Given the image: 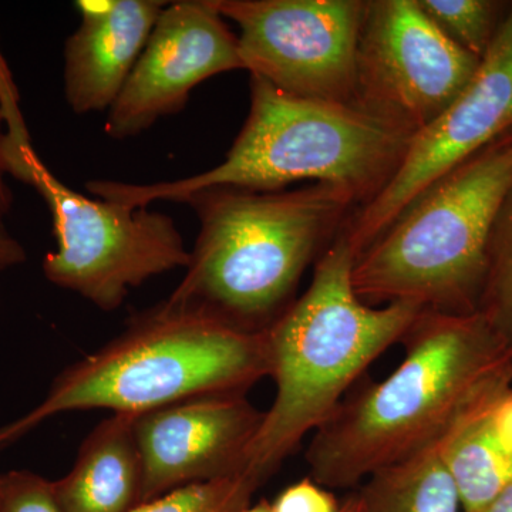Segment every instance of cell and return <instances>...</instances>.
Returning a JSON list of instances; mask_svg holds the SVG:
<instances>
[{
    "label": "cell",
    "mask_w": 512,
    "mask_h": 512,
    "mask_svg": "<svg viewBox=\"0 0 512 512\" xmlns=\"http://www.w3.org/2000/svg\"><path fill=\"white\" fill-rule=\"evenodd\" d=\"M402 363L350 394L313 433L311 478L352 488L382 468L437 447L464 417L512 387V349L483 313L423 311Z\"/></svg>",
    "instance_id": "obj_1"
},
{
    "label": "cell",
    "mask_w": 512,
    "mask_h": 512,
    "mask_svg": "<svg viewBox=\"0 0 512 512\" xmlns=\"http://www.w3.org/2000/svg\"><path fill=\"white\" fill-rule=\"evenodd\" d=\"M355 261L340 229L315 262L309 288L265 329L276 394L241 471L259 487L328 421L367 367L403 342L424 311L409 302L367 305L353 289Z\"/></svg>",
    "instance_id": "obj_2"
},
{
    "label": "cell",
    "mask_w": 512,
    "mask_h": 512,
    "mask_svg": "<svg viewBox=\"0 0 512 512\" xmlns=\"http://www.w3.org/2000/svg\"><path fill=\"white\" fill-rule=\"evenodd\" d=\"M247 120L225 160L205 173L150 185L94 180L87 190L131 207L180 202L207 187L274 192L308 181L346 192L365 207L392 181L414 131L357 103L302 99L249 76Z\"/></svg>",
    "instance_id": "obj_3"
},
{
    "label": "cell",
    "mask_w": 512,
    "mask_h": 512,
    "mask_svg": "<svg viewBox=\"0 0 512 512\" xmlns=\"http://www.w3.org/2000/svg\"><path fill=\"white\" fill-rule=\"evenodd\" d=\"M180 202L195 211L200 232L167 302L252 332L295 301L306 268L357 210L349 194L323 184L274 192L207 187Z\"/></svg>",
    "instance_id": "obj_4"
},
{
    "label": "cell",
    "mask_w": 512,
    "mask_h": 512,
    "mask_svg": "<svg viewBox=\"0 0 512 512\" xmlns=\"http://www.w3.org/2000/svg\"><path fill=\"white\" fill-rule=\"evenodd\" d=\"M269 375L265 330L237 328L164 301L64 369L35 409L0 427V451L62 413L100 409L140 416L205 394H247Z\"/></svg>",
    "instance_id": "obj_5"
},
{
    "label": "cell",
    "mask_w": 512,
    "mask_h": 512,
    "mask_svg": "<svg viewBox=\"0 0 512 512\" xmlns=\"http://www.w3.org/2000/svg\"><path fill=\"white\" fill-rule=\"evenodd\" d=\"M511 188L512 130L424 188L357 256V296L372 306L477 312L491 235Z\"/></svg>",
    "instance_id": "obj_6"
},
{
    "label": "cell",
    "mask_w": 512,
    "mask_h": 512,
    "mask_svg": "<svg viewBox=\"0 0 512 512\" xmlns=\"http://www.w3.org/2000/svg\"><path fill=\"white\" fill-rule=\"evenodd\" d=\"M0 153L6 174L32 187L52 214L57 248L42 262L50 284L113 312L133 289L190 264L183 235L167 214L84 197L47 170L30 138L5 133Z\"/></svg>",
    "instance_id": "obj_7"
},
{
    "label": "cell",
    "mask_w": 512,
    "mask_h": 512,
    "mask_svg": "<svg viewBox=\"0 0 512 512\" xmlns=\"http://www.w3.org/2000/svg\"><path fill=\"white\" fill-rule=\"evenodd\" d=\"M366 0H214L238 26L244 70L302 99L356 103Z\"/></svg>",
    "instance_id": "obj_8"
},
{
    "label": "cell",
    "mask_w": 512,
    "mask_h": 512,
    "mask_svg": "<svg viewBox=\"0 0 512 512\" xmlns=\"http://www.w3.org/2000/svg\"><path fill=\"white\" fill-rule=\"evenodd\" d=\"M480 62L437 28L419 0H366L356 103L417 134L460 96Z\"/></svg>",
    "instance_id": "obj_9"
},
{
    "label": "cell",
    "mask_w": 512,
    "mask_h": 512,
    "mask_svg": "<svg viewBox=\"0 0 512 512\" xmlns=\"http://www.w3.org/2000/svg\"><path fill=\"white\" fill-rule=\"evenodd\" d=\"M512 130V3L466 89L413 137L392 181L342 231L356 258L424 188Z\"/></svg>",
    "instance_id": "obj_10"
},
{
    "label": "cell",
    "mask_w": 512,
    "mask_h": 512,
    "mask_svg": "<svg viewBox=\"0 0 512 512\" xmlns=\"http://www.w3.org/2000/svg\"><path fill=\"white\" fill-rule=\"evenodd\" d=\"M232 70H244L238 37L214 0L168 2L107 111L104 131L114 140L136 137L183 111L198 84Z\"/></svg>",
    "instance_id": "obj_11"
},
{
    "label": "cell",
    "mask_w": 512,
    "mask_h": 512,
    "mask_svg": "<svg viewBox=\"0 0 512 512\" xmlns=\"http://www.w3.org/2000/svg\"><path fill=\"white\" fill-rule=\"evenodd\" d=\"M262 417L244 393L191 397L134 417L141 504L184 485L239 476Z\"/></svg>",
    "instance_id": "obj_12"
},
{
    "label": "cell",
    "mask_w": 512,
    "mask_h": 512,
    "mask_svg": "<svg viewBox=\"0 0 512 512\" xmlns=\"http://www.w3.org/2000/svg\"><path fill=\"white\" fill-rule=\"evenodd\" d=\"M168 2L80 0V22L64 43V97L76 114L109 111Z\"/></svg>",
    "instance_id": "obj_13"
},
{
    "label": "cell",
    "mask_w": 512,
    "mask_h": 512,
    "mask_svg": "<svg viewBox=\"0 0 512 512\" xmlns=\"http://www.w3.org/2000/svg\"><path fill=\"white\" fill-rule=\"evenodd\" d=\"M134 417L113 414L97 424L69 474L53 481L63 512H131L141 504L143 467Z\"/></svg>",
    "instance_id": "obj_14"
},
{
    "label": "cell",
    "mask_w": 512,
    "mask_h": 512,
    "mask_svg": "<svg viewBox=\"0 0 512 512\" xmlns=\"http://www.w3.org/2000/svg\"><path fill=\"white\" fill-rule=\"evenodd\" d=\"M501 397L464 417L437 446L464 512L490 503L512 483V451L495 417Z\"/></svg>",
    "instance_id": "obj_15"
},
{
    "label": "cell",
    "mask_w": 512,
    "mask_h": 512,
    "mask_svg": "<svg viewBox=\"0 0 512 512\" xmlns=\"http://www.w3.org/2000/svg\"><path fill=\"white\" fill-rule=\"evenodd\" d=\"M362 512H461L460 497L437 447L382 468L357 494Z\"/></svg>",
    "instance_id": "obj_16"
},
{
    "label": "cell",
    "mask_w": 512,
    "mask_h": 512,
    "mask_svg": "<svg viewBox=\"0 0 512 512\" xmlns=\"http://www.w3.org/2000/svg\"><path fill=\"white\" fill-rule=\"evenodd\" d=\"M477 311L512 349V188L491 235L487 279Z\"/></svg>",
    "instance_id": "obj_17"
},
{
    "label": "cell",
    "mask_w": 512,
    "mask_h": 512,
    "mask_svg": "<svg viewBox=\"0 0 512 512\" xmlns=\"http://www.w3.org/2000/svg\"><path fill=\"white\" fill-rule=\"evenodd\" d=\"M419 5L444 35L480 60L504 19L503 3L491 0H419Z\"/></svg>",
    "instance_id": "obj_18"
},
{
    "label": "cell",
    "mask_w": 512,
    "mask_h": 512,
    "mask_svg": "<svg viewBox=\"0 0 512 512\" xmlns=\"http://www.w3.org/2000/svg\"><path fill=\"white\" fill-rule=\"evenodd\" d=\"M259 485L242 476L184 485L138 505L131 512H241L251 505Z\"/></svg>",
    "instance_id": "obj_19"
},
{
    "label": "cell",
    "mask_w": 512,
    "mask_h": 512,
    "mask_svg": "<svg viewBox=\"0 0 512 512\" xmlns=\"http://www.w3.org/2000/svg\"><path fill=\"white\" fill-rule=\"evenodd\" d=\"M0 512H63L53 481L32 471L0 474Z\"/></svg>",
    "instance_id": "obj_20"
},
{
    "label": "cell",
    "mask_w": 512,
    "mask_h": 512,
    "mask_svg": "<svg viewBox=\"0 0 512 512\" xmlns=\"http://www.w3.org/2000/svg\"><path fill=\"white\" fill-rule=\"evenodd\" d=\"M272 512H339L336 498L328 488L316 483L311 477L286 487L274 503Z\"/></svg>",
    "instance_id": "obj_21"
},
{
    "label": "cell",
    "mask_w": 512,
    "mask_h": 512,
    "mask_svg": "<svg viewBox=\"0 0 512 512\" xmlns=\"http://www.w3.org/2000/svg\"><path fill=\"white\" fill-rule=\"evenodd\" d=\"M19 103V92L13 82L12 73L0 53V107H2L3 119L8 126L5 133L15 137H30Z\"/></svg>",
    "instance_id": "obj_22"
},
{
    "label": "cell",
    "mask_w": 512,
    "mask_h": 512,
    "mask_svg": "<svg viewBox=\"0 0 512 512\" xmlns=\"http://www.w3.org/2000/svg\"><path fill=\"white\" fill-rule=\"evenodd\" d=\"M28 252L8 228L0 222V281L10 269L25 264Z\"/></svg>",
    "instance_id": "obj_23"
},
{
    "label": "cell",
    "mask_w": 512,
    "mask_h": 512,
    "mask_svg": "<svg viewBox=\"0 0 512 512\" xmlns=\"http://www.w3.org/2000/svg\"><path fill=\"white\" fill-rule=\"evenodd\" d=\"M495 417H497L498 427H500L505 443L512 451V387L495 404Z\"/></svg>",
    "instance_id": "obj_24"
},
{
    "label": "cell",
    "mask_w": 512,
    "mask_h": 512,
    "mask_svg": "<svg viewBox=\"0 0 512 512\" xmlns=\"http://www.w3.org/2000/svg\"><path fill=\"white\" fill-rule=\"evenodd\" d=\"M3 119L2 107H0V143H2L3 134ZM5 165H3L2 153H0V222H3L6 217L12 212L13 208V192L10 190L8 181H6Z\"/></svg>",
    "instance_id": "obj_25"
},
{
    "label": "cell",
    "mask_w": 512,
    "mask_h": 512,
    "mask_svg": "<svg viewBox=\"0 0 512 512\" xmlns=\"http://www.w3.org/2000/svg\"><path fill=\"white\" fill-rule=\"evenodd\" d=\"M473 512H512V483L504 488L490 503Z\"/></svg>",
    "instance_id": "obj_26"
},
{
    "label": "cell",
    "mask_w": 512,
    "mask_h": 512,
    "mask_svg": "<svg viewBox=\"0 0 512 512\" xmlns=\"http://www.w3.org/2000/svg\"><path fill=\"white\" fill-rule=\"evenodd\" d=\"M339 512H362L360 511V501L357 494L350 497L349 500L340 507Z\"/></svg>",
    "instance_id": "obj_27"
},
{
    "label": "cell",
    "mask_w": 512,
    "mask_h": 512,
    "mask_svg": "<svg viewBox=\"0 0 512 512\" xmlns=\"http://www.w3.org/2000/svg\"><path fill=\"white\" fill-rule=\"evenodd\" d=\"M241 512H272V508L268 501H261V503L249 505V507Z\"/></svg>",
    "instance_id": "obj_28"
}]
</instances>
